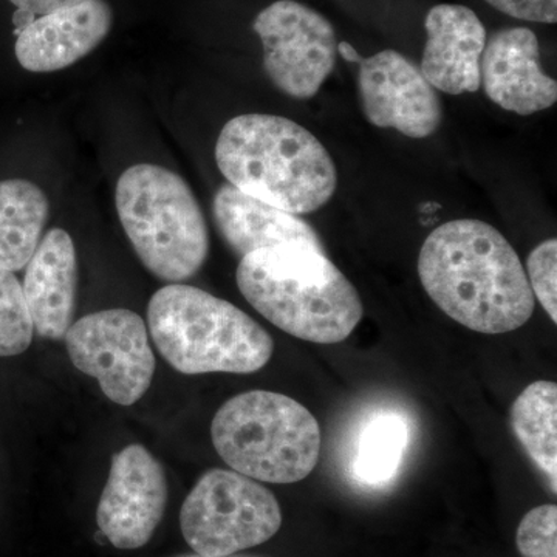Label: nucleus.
<instances>
[{"label":"nucleus","instance_id":"11","mask_svg":"<svg viewBox=\"0 0 557 557\" xmlns=\"http://www.w3.org/2000/svg\"><path fill=\"white\" fill-rule=\"evenodd\" d=\"M358 84L362 108L373 126L416 139L438 131L443 110L437 90L398 51L383 50L362 60Z\"/></svg>","mask_w":557,"mask_h":557},{"label":"nucleus","instance_id":"4","mask_svg":"<svg viewBox=\"0 0 557 557\" xmlns=\"http://www.w3.org/2000/svg\"><path fill=\"white\" fill-rule=\"evenodd\" d=\"M148 327L161 357L185 375L255 373L269 364L274 341L228 300L171 284L149 300Z\"/></svg>","mask_w":557,"mask_h":557},{"label":"nucleus","instance_id":"15","mask_svg":"<svg viewBox=\"0 0 557 557\" xmlns=\"http://www.w3.org/2000/svg\"><path fill=\"white\" fill-rule=\"evenodd\" d=\"M25 300L39 336L64 339L75 322L78 259L67 231L54 228L40 239L25 265Z\"/></svg>","mask_w":557,"mask_h":557},{"label":"nucleus","instance_id":"7","mask_svg":"<svg viewBox=\"0 0 557 557\" xmlns=\"http://www.w3.org/2000/svg\"><path fill=\"white\" fill-rule=\"evenodd\" d=\"M281 527V505L269 487L230 469L205 472L180 511L186 544L207 557L258 547L276 536Z\"/></svg>","mask_w":557,"mask_h":557},{"label":"nucleus","instance_id":"9","mask_svg":"<svg viewBox=\"0 0 557 557\" xmlns=\"http://www.w3.org/2000/svg\"><path fill=\"white\" fill-rule=\"evenodd\" d=\"M252 28L273 86L296 100L313 98L338 57L339 42L329 20L296 0H277L260 11Z\"/></svg>","mask_w":557,"mask_h":557},{"label":"nucleus","instance_id":"21","mask_svg":"<svg viewBox=\"0 0 557 557\" xmlns=\"http://www.w3.org/2000/svg\"><path fill=\"white\" fill-rule=\"evenodd\" d=\"M516 544L523 557H557V507L542 505L520 520Z\"/></svg>","mask_w":557,"mask_h":557},{"label":"nucleus","instance_id":"1","mask_svg":"<svg viewBox=\"0 0 557 557\" xmlns=\"http://www.w3.org/2000/svg\"><path fill=\"white\" fill-rule=\"evenodd\" d=\"M418 276L443 313L483 335L515 332L536 310L518 252L482 220H453L432 231L418 256Z\"/></svg>","mask_w":557,"mask_h":557},{"label":"nucleus","instance_id":"14","mask_svg":"<svg viewBox=\"0 0 557 557\" xmlns=\"http://www.w3.org/2000/svg\"><path fill=\"white\" fill-rule=\"evenodd\" d=\"M424 28L428 40L420 70L428 83L448 95L478 91L487 39L478 14L468 7L442 3L429 10Z\"/></svg>","mask_w":557,"mask_h":557},{"label":"nucleus","instance_id":"10","mask_svg":"<svg viewBox=\"0 0 557 557\" xmlns=\"http://www.w3.org/2000/svg\"><path fill=\"white\" fill-rule=\"evenodd\" d=\"M168 504L164 469L145 446L131 445L112 458L97 509L102 536L119 549L145 547Z\"/></svg>","mask_w":557,"mask_h":557},{"label":"nucleus","instance_id":"17","mask_svg":"<svg viewBox=\"0 0 557 557\" xmlns=\"http://www.w3.org/2000/svg\"><path fill=\"white\" fill-rule=\"evenodd\" d=\"M46 193L28 180L0 182V269H25L49 220Z\"/></svg>","mask_w":557,"mask_h":557},{"label":"nucleus","instance_id":"2","mask_svg":"<svg viewBox=\"0 0 557 557\" xmlns=\"http://www.w3.org/2000/svg\"><path fill=\"white\" fill-rule=\"evenodd\" d=\"M215 161L234 188L295 215L318 211L338 188L325 146L284 116L247 113L230 120L215 143Z\"/></svg>","mask_w":557,"mask_h":557},{"label":"nucleus","instance_id":"22","mask_svg":"<svg viewBox=\"0 0 557 557\" xmlns=\"http://www.w3.org/2000/svg\"><path fill=\"white\" fill-rule=\"evenodd\" d=\"M527 277L534 298L552 321L557 322V240L542 242L527 260Z\"/></svg>","mask_w":557,"mask_h":557},{"label":"nucleus","instance_id":"20","mask_svg":"<svg viewBox=\"0 0 557 557\" xmlns=\"http://www.w3.org/2000/svg\"><path fill=\"white\" fill-rule=\"evenodd\" d=\"M35 327L24 289L13 271L0 269V357H17L32 346Z\"/></svg>","mask_w":557,"mask_h":557},{"label":"nucleus","instance_id":"13","mask_svg":"<svg viewBox=\"0 0 557 557\" xmlns=\"http://www.w3.org/2000/svg\"><path fill=\"white\" fill-rule=\"evenodd\" d=\"M112 25V7L106 0H84L25 25L17 36L14 53L28 72H58L97 49L108 38Z\"/></svg>","mask_w":557,"mask_h":557},{"label":"nucleus","instance_id":"6","mask_svg":"<svg viewBox=\"0 0 557 557\" xmlns=\"http://www.w3.org/2000/svg\"><path fill=\"white\" fill-rule=\"evenodd\" d=\"M211 438L233 471L278 485L309 478L321 453L313 413L296 399L269 391L228 399L212 420Z\"/></svg>","mask_w":557,"mask_h":557},{"label":"nucleus","instance_id":"8","mask_svg":"<svg viewBox=\"0 0 557 557\" xmlns=\"http://www.w3.org/2000/svg\"><path fill=\"white\" fill-rule=\"evenodd\" d=\"M64 339L73 366L97 380L110 401L132 406L149 391L156 357L146 322L135 311L87 314L70 325Z\"/></svg>","mask_w":557,"mask_h":557},{"label":"nucleus","instance_id":"26","mask_svg":"<svg viewBox=\"0 0 557 557\" xmlns=\"http://www.w3.org/2000/svg\"><path fill=\"white\" fill-rule=\"evenodd\" d=\"M175 557H207V556H200V555H197V553H194V555H178V556H175ZM225 557H256V556H237V555H233V556H225Z\"/></svg>","mask_w":557,"mask_h":557},{"label":"nucleus","instance_id":"12","mask_svg":"<svg viewBox=\"0 0 557 557\" xmlns=\"http://www.w3.org/2000/svg\"><path fill=\"white\" fill-rule=\"evenodd\" d=\"M480 75L486 97L508 112L528 116L556 104V79L542 70L539 40L530 28L493 33L486 39Z\"/></svg>","mask_w":557,"mask_h":557},{"label":"nucleus","instance_id":"23","mask_svg":"<svg viewBox=\"0 0 557 557\" xmlns=\"http://www.w3.org/2000/svg\"><path fill=\"white\" fill-rule=\"evenodd\" d=\"M494 9L528 22L556 24L557 0H485Z\"/></svg>","mask_w":557,"mask_h":557},{"label":"nucleus","instance_id":"19","mask_svg":"<svg viewBox=\"0 0 557 557\" xmlns=\"http://www.w3.org/2000/svg\"><path fill=\"white\" fill-rule=\"evenodd\" d=\"M409 429L395 412H380L366 421L351 458V474L364 485L379 486L394 479L408 448Z\"/></svg>","mask_w":557,"mask_h":557},{"label":"nucleus","instance_id":"25","mask_svg":"<svg viewBox=\"0 0 557 557\" xmlns=\"http://www.w3.org/2000/svg\"><path fill=\"white\" fill-rule=\"evenodd\" d=\"M338 53L344 58V61L347 62H357V64H361V61L364 60V58L359 57L358 51L348 42L338 44Z\"/></svg>","mask_w":557,"mask_h":557},{"label":"nucleus","instance_id":"24","mask_svg":"<svg viewBox=\"0 0 557 557\" xmlns=\"http://www.w3.org/2000/svg\"><path fill=\"white\" fill-rule=\"evenodd\" d=\"M14 7H17L24 13L35 14V16H44L61 9L78 5L84 0H10Z\"/></svg>","mask_w":557,"mask_h":557},{"label":"nucleus","instance_id":"16","mask_svg":"<svg viewBox=\"0 0 557 557\" xmlns=\"http://www.w3.org/2000/svg\"><path fill=\"white\" fill-rule=\"evenodd\" d=\"M212 218L239 258L258 249L302 245L325 252L321 237L306 220L223 185L212 200Z\"/></svg>","mask_w":557,"mask_h":557},{"label":"nucleus","instance_id":"18","mask_svg":"<svg viewBox=\"0 0 557 557\" xmlns=\"http://www.w3.org/2000/svg\"><path fill=\"white\" fill-rule=\"evenodd\" d=\"M516 437L528 456L547 475L556 493L557 483V386L536 381L523 388L511 409Z\"/></svg>","mask_w":557,"mask_h":557},{"label":"nucleus","instance_id":"3","mask_svg":"<svg viewBox=\"0 0 557 557\" xmlns=\"http://www.w3.org/2000/svg\"><path fill=\"white\" fill-rule=\"evenodd\" d=\"M236 277L252 309L282 332L309 343H343L364 317L355 285L314 248L258 249L240 259Z\"/></svg>","mask_w":557,"mask_h":557},{"label":"nucleus","instance_id":"5","mask_svg":"<svg viewBox=\"0 0 557 557\" xmlns=\"http://www.w3.org/2000/svg\"><path fill=\"white\" fill-rule=\"evenodd\" d=\"M116 211L143 265L161 281H188L207 262L209 233L193 189L159 164H135L121 174Z\"/></svg>","mask_w":557,"mask_h":557}]
</instances>
